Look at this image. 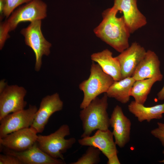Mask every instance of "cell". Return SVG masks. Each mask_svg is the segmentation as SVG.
Here are the masks:
<instances>
[{"label":"cell","mask_w":164,"mask_h":164,"mask_svg":"<svg viewBox=\"0 0 164 164\" xmlns=\"http://www.w3.org/2000/svg\"><path fill=\"white\" fill-rule=\"evenodd\" d=\"M118 11L114 6L103 11L102 20L94 32L97 37L120 53L129 46L131 33L123 16H117Z\"/></svg>","instance_id":"6da1fadb"},{"label":"cell","mask_w":164,"mask_h":164,"mask_svg":"<svg viewBox=\"0 0 164 164\" xmlns=\"http://www.w3.org/2000/svg\"><path fill=\"white\" fill-rule=\"evenodd\" d=\"M108 97L105 93L101 98L97 97L80 112L83 133L81 138L91 136L96 130L106 131L110 126V118L107 112Z\"/></svg>","instance_id":"7a4b0ae2"},{"label":"cell","mask_w":164,"mask_h":164,"mask_svg":"<svg viewBox=\"0 0 164 164\" xmlns=\"http://www.w3.org/2000/svg\"><path fill=\"white\" fill-rule=\"evenodd\" d=\"M88 78L79 85L84 94L80 108L86 107L94 99L103 93H106L114 82L113 78L104 72L100 66L93 62L91 65Z\"/></svg>","instance_id":"3957f363"},{"label":"cell","mask_w":164,"mask_h":164,"mask_svg":"<svg viewBox=\"0 0 164 164\" xmlns=\"http://www.w3.org/2000/svg\"><path fill=\"white\" fill-rule=\"evenodd\" d=\"M70 134L69 125L63 124L55 132L47 135H38L37 142L40 148L51 157L64 161L63 154L71 148L76 139L72 137L66 139Z\"/></svg>","instance_id":"277c9868"},{"label":"cell","mask_w":164,"mask_h":164,"mask_svg":"<svg viewBox=\"0 0 164 164\" xmlns=\"http://www.w3.org/2000/svg\"><path fill=\"white\" fill-rule=\"evenodd\" d=\"M41 20L31 22L26 28L22 29L21 33L24 36L26 44L33 51L35 56V70H40L43 55L48 56L50 53L51 44L44 37L41 30Z\"/></svg>","instance_id":"5b68a950"},{"label":"cell","mask_w":164,"mask_h":164,"mask_svg":"<svg viewBox=\"0 0 164 164\" xmlns=\"http://www.w3.org/2000/svg\"><path fill=\"white\" fill-rule=\"evenodd\" d=\"M47 5L41 0H32L13 12L5 21L9 32L22 22L41 20L47 16Z\"/></svg>","instance_id":"8992f818"},{"label":"cell","mask_w":164,"mask_h":164,"mask_svg":"<svg viewBox=\"0 0 164 164\" xmlns=\"http://www.w3.org/2000/svg\"><path fill=\"white\" fill-rule=\"evenodd\" d=\"M35 105L11 113L0 120V138L16 131L31 127L37 111Z\"/></svg>","instance_id":"52a82bcc"},{"label":"cell","mask_w":164,"mask_h":164,"mask_svg":"<svg viewBox=\"0 0 164 164\" xmlns=\"http://www.w3.org/2000/svg\"><path fill=\"white\" fill-rule=\"evenodd\" d=\"M26 93L23 87L7 85L0 93V120L11 113L24 109L27 105L24 100Z\"/></svg>","instance_id":"ba28073f"},{"label":"cell","mask_w":164,"mask_h":164,"mask_svg":"<svg viewBox=\"0 0 164 164\" xmlns=\"http://www.w3.org/2000/svg\"><path fill=\"white\" fill-rule=\"evenodd\" d=\"M63 105V102L57 93L43 97L31 127L37 133L42 132L51 115L55 112L61 110Z\"/></svg>","instance_id":"9c48e42d"},{"label":"cell","mask_w":164,"mask_h":164,"mask_svg":"<svg viewBox=\"0 0 164 164\" xmlns=\"http://www.w3.org/2000/svg\"><path fill=\"white\" fill-rule=\"evenodd\" d=\"M1 151L4 154L14 156L22 164H63L64 161L54 158L42 151L37 142L29 149L22 151L16 152L5 148L2 145Z\"/></svg>","instance_id":"30bf717a"},{"label":"cell","mask_w":164,"mask_h":164,"mask_svg":"<svg viewBox=\"0 0 164 164\" xmlns=\"http://www.w3.org/2000/svg\"><path fill=\"white\" fill-rule=\"evenodd\" d=\"M113 137L112 132L109 129L97 130L93 135L81 138L78 142L82 146H92L99 149L109 160L117 156L118 153Z\"/></svg>","instance_id":"8fae6325"},{"label":"cell","mask_w":164,"mask_h":164,"mask_svg":"<svg viewBox=\"0 0 164 164\" xmlns=\"http://www.w3.org/2000/svg\"><path fill=\"white\" fill-rule=\"evenodd\" d=\"M37 133L31 127L21 129L0 138V144L15 151H23L37 142Z\"/></svg>","instance_id":"7c38bea8"},{"label":"cell","mask_w":164,"mask_h":164,"mask_svg":"<svg viewBox=\"0 0 164 164\" xmlns=\"http://www.w3.org/2000/svg\"><path fill=\"white\" fill-rule=\"evenodd\" d=\"M113 6L123 12L125 22L131 33L147 23L146 18L137 7V0H114Z\"/></svg>","instance_id":"4fadbf2b"},{"label":"cell","mask_w":164,"mask_h":164,"mask_svg":"<svg viewBox=\"0 0 164 164\" xmlns=\"http://www.w3.org/2000/svg\"><path fill=\"white\" fill-rule=\"evenodd\" d=\"M146 52L144 47L134 42L116 56L120 63L122 79L132 76Z\"/></svg>","instance_id":"5bb4252c"},{"label":"cell","mask_w":164,"mask_h":164,"mask_svg":"<svg viewBox=\"0 0 164 164\" xmlns=\"http://www.w3.org/2000/svg\"><path fill=\"white\" fill-rule=\"evenodd\" d=\"M110 125L113 128L115 144L120 148H123L130 141L131 122L118 105L114 108L110 118Z\"/></svg>","instance_id":"9a60e30c"},{"label":"cell","mask_w":164,"mask_h":164,"mask_svg":"<svg viewBox=\"0 0 164 164\" xmlns=\"http://www.w3.org/2000/svg\"><path fill=\"white\" fill-rule=\"evenodd\" d=\"M160 61L156 53L148 50L138 65L132 77L135 80L155 77L162 79L163 76L160 71Z\"/></svg>","instance_id":"2e32d148"},{"label":"cell","mask_w":164,"mask_h":164,"mask_svg":"<svg viewBox=\"0 0 164 164\" xmlns=\"http://www.w3.org/2000/svg\"><path fill=\"white\" fill-rule=\"evenodd\" d=\"M91 59L97 63L103 71L112 77L114 81L122 79L119 62L116 57L113 56L112 52L109 50L105 49L92 54Z\"/></svg>","instance_id":"e0dca14e"},{"label":"cell","mask_w":164,"mask_h":164,"mask_svg":"<svg viewBox=\"0 0 164 164\" xmlns=\"http://www.w3.org/2000/svg\"><path fill=\"white\" fill-rule=\"evenodd\" d=\"M128 108L139 122L146 120L150 122L152 119H161L162 118L164 114V102L151 107H146L134 101L128 105Z\"/></svg>","instance_id":"ac0fdd59"},{"label":"cell","mask_w":164,"mask_h":164,"mask_svg":"<svg viewBox=\"0 0 164 164\" xmlns=\"http://www.w3.org/2000/svg\"><path fill=\"white\" fill-rule=\"evenodd\" d=\"M135 81L132 77L114 81L105 93L108 97L114 98L122 104H126L130 100V92Z\"/></svg>","instance_id":"d6986e66"},{"label":"cell","mask_w":164,"mask_h":164,"mask_svg":"<svg viewBox=\"0 0 164 164\" xmlns=\"http://www.w3.org/2000/svg\"><path fill=\"white\" fill-rule=\"evenodd\" d=\"M162 80L155 77L135 80L131 89L130 95L134 97L136 102L144 104L152 86L156 82Z\"/></svg>","instance_id":"ffe728a7"},{"label":"cell","mask_w":164,"mask_h":164,"mask_svg":"<svg viewBox=\"0 0 164 164\" xmlns=\"http://www.w3.org/2000/svg\"><path fill=\"white\" fill-rule=\"evenodd\" d=\"M101 151L94 147L89 146L85 152L76 162L70 164H97L100 161Z\"/></svg>","instance_id":"44dd1931"},{"label":"cell","mask_w":164,"mask_h":164,"mask_svg":"<svg viewBox=\"0 0 164 164\" xmlns=\"http://www.w3.org/2000/svg\"><path fill=\"white\" fill-rule=\"evenodd\" d=\"M32 0H5L3 11V15L7 18L12 13L14 10L23 3H27Z\"/></svg>","instance_id":"7402d4cb"},{"label":"cell","mask_w":164,"mask_h":164,"mask_svg":"<svg viewBox=\"0 0 164 164\" xmlns=\"http://www.w3.org/2000/svg\"><path fill=\"white\" fill-rule=\"evenodd\" d=\"M158 127L151 131V134L158 139L164 148L162 154L164 155V123L158 122Z\"/></svg>","instance_id":"603a6c76"},{"label":"cell","mask_w":164,"mask_h":164,"mask_svg":"<svg viewBox=\"0 0 164 164\" xmlns=\"http://www.w3.org/2000/svg\"><path fill=\"white\" fill-rule=\"evenodd\" d=\"M9 30L5 21L0 24V49L3 48L6 40L9 38Z\"/></svg>","instance_id":"cb8c5ba5"},{"label":"cell","mask_w":164,"mask_h":164,"mask_svg":"<svg viewBox=\"0 0 164 164\" xmlns=\"http://www.w3.org/2000/svg\"><path fill=\"white\" fill-rule=\"evenodd\" d=\"M0 164H22L16 157L4 154L0 155Z\"/></svg>","instance_id":"d4e9b609"},{"label":"cell","mask_w":164,"mask_h":164,"mask_svg":"<svg viewBox=\"0 0 164 164\" xmlns=\"http://www.w3.org/2000/svg\"><path fill=\"white\" fill-rule=\"evenodd\" d=\"M157 97L159 100H164V84L161 90L157 94Z\"/></svg>","instance_id":"484cf974"},{"label":"cell","mask_w":164,"mask_h":164,"mask_svg":"<svg viewBox=\"0 0 164 164\" xmlns=\"http://www.w3.org/2000/svg\"><path fill=\"white\" fill-rule=\"evenodd\" d=\"M0 93L6 87L7 84L5 82V80H2L0 82Z\"/></svg>","instance_id":"4316f807"}]
</instances>
